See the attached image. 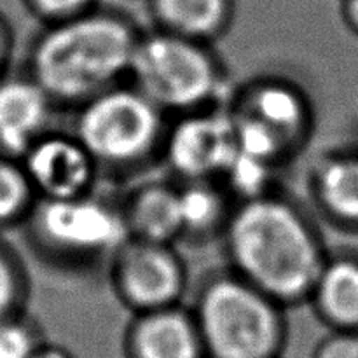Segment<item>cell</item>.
Wrapping results in <instances>:
<instances>
[{"mask_svg": "<svg viewBox=\"0 0 358 358\" xmlns=\"http://www.w3.org/2000/svg\"><path fill=\"white\" fill-rule=\"evenodd\" d=\"M234 273L283 308L310 301L324 269V247L304 212L273 192L241 201L226 226Z\"/></svg>", "mask_w": 358, "mask_h": 358, "instance_id": "obj_1", "label": "cell"}, {"mask_svg": "<svg viewBox=\"0 0 358 358\" xmlns=\"http://www.w3.org/2000/svg\"><path fill=\"white\" fill-rule=\"evenodd\" d=\"M143 31L119 10L94 7L45 24L30 51V77L59 103H84L129 76Z\"/></svg>", "mask_w": 358, "mask_h": 358, "instance_id": "obj_2", "label": "cell"}, {"mask_svg": "<svg viewBox=\"0 0 358 358\" xmlns=\"http://www.w3.org/2000/svg\"><path fill=\"white\" fill-rule=\"evenodd\" d=\"M192 315L206 358H280L285 346L283 306L236 273L210 278Z\"/></svg>", "mask_w": 358, "mask_h": 358, "instance_id": "obj_3", "label": "cell"}, {"mask_svg": "<svg viewBox=\"0 0 358 358\" xmlns=\"http://www.w3.org/2000/svg\"><path fill=\"white\" fill-rule=\"evenodd\" d=\"M129 77L156 107L180 115L213 107L224 86L222 63L210 44L159 28L142 34Z\"/></svg>", "mask_w": 358, "mask_h": 358, "instance_id": "obj_4", "label": "cell"}, {"mask_svg": "<svg viewBox=\"0 0 358 358\" xmlns=\"http://www.w3.org/2000/svg\"><path fill=\"white\" fill-rule=\"evenodd\" d=\"M164 112L135 86H114L80 103L76 136L96 164L129 166L164 138Z\"/></svg>", "mask_w": 358, "mask_h": 358, "instance_id": "obj_5", "label": "cell"}, {"mask_svg": "<svg viewBox=\"0 0 358 358\" xmlns=\"http://www.w3.org/2000/svg\"><path fill=\"white\" fill-rule=\"evenodd\" d=\"M28 220L44 247L76 257L114 254L129 238L122 212L91 194L37 199Z\"/></svg>", "mask_w": 358, "mask_h": 358, "instance_id": "obj_6", "label": "cell"}, {"mask_svg": "<svg viewBox=\"0 0 358 358\" xmlns=\"http://www.w3.org/2000/svg\"><path fill=\"white\" fill-rule=\"evenodd\" d=\"M112 285L124 306L136 313L180 304L187 271L171 245L128 238L112 254Z\"/></svg>", "mask_w": 358, "mask_h": 358, "instance_id": "obj_7", "label": "cell"}, {"mask_svg": "<svg viewBox=\"0 0 358 358\" xmlns=\"http://www.w3.org/2000/svg\"><path fill=\"white\" fill-rule=\"evenodd\" d=\"M163 149L184 182L222 177L236 154L233 112L208 107L182 114L164 133Z\"/></svg>", "mask_w": 358, "mask_h": 358, "instance_id": "obj_8", "label": "cell"}, {"mask_svg": "<svg viewBox=\"0 0 358 358\" xmlns=\"http://www.w3.org/2000/svg\"><path fill=\"white\" fill-rule=\"evenodd\" d=\"M20 161L37 199L91 194L98 164L76 135L44 133Z\"/></svg>", "mask_w": 358, "mask_h": 358, "instance_id": "obj_9", "label": "cell"}, {"mask_svg": "<svg viewBox=\"0 0 358 358\" xmlns=\"http://www.w3.org/2000/svg\"><path fill=\"white\" fill-rule=\"evenodd\" d=\"M128 358H206L201 334L184 306L136 313L126 332Z\"/></svg>", "mask_w": 358, "mask_h": 358, "instance_id": "obj_10", "label": "cell"}, {"mask_svg": "<svg viewBox=\"0 0 358 358\" xmlns=\"http://www.w3.org/2000/svg\"><path fill=\"white\" fill-rule=\"evenodd\" d=\"M234 110L278 133L290 150L306 140L311 128L310 100L299 86L282 77H262L248 84Z\"/></svg>", "mask_w": 358, "mask_h": 358, "instance_id": "obj_11", "label": "cell"}, {"mask_svg": "<svg viewBox=\"0 0 358 358\" xmlns=\"http://www.w3.org/2000/svg\"><path fill=\"white\" fill-rule=\"evenodd\" d=\"M51 107L49 94L30 76L0 77V154L21 159L48 133Z\"/></svg>", "mask_w": 358, "mask_h": 358, "instance_id": "obj_12", "label": "cell"}, {"mask_svg": "<svg viewBox=\"0 0 358 358\" xmlns=\"http://www.w3.org/2000/svg\"><path fill=\"white\" fill-rule=\"evenodd\" d=\"M129 238L171 245L184 234L178 187L150 182L136 189L122 210Z\"/></svg>", "mask_w": 358, "mask_h": 358, "instance_id": "obj_13", "label": "cell"}, {"mask_svg": "<svg viewBox=\"0 0 358 358\" xmlns=\"http://www.w3.org/2000/svg\"><path fill=\"white\" fill-rule=\"evenodd\" d=\"M156 28L199 42L215 41L231 27L234 0H147Z\"/></svg>", "mask_w": 358, "mask_h": 358, "instance_id": "obj_14", "label": "cell"}, {"mask_svg": "<svg viewBox=\"0 0 358 358\" xmlns=\"http://www.w3.org/2000/svg\"><path fill=\"white\" fill-rule=\"evenodd\" d=\"M310 301L318 315L339 331L358 327V262L350 259L327 261Z\"/></svg>", "mask_w": 358, "mask_h": 358, "instance_id": "obj_15", "label": "cell"}, {"mask_svg": "<svg viewBox=\"0 0 358 358\" xmlns=\"http://www.w3.org/2000/svg\"><path fill=\"white\" fill-rule=\"evenodd\" d=\"M313 189L325 213L358 224V156L325 159L315 171Z\"/></svg>", "mask_w": 358, "mask_h": 358, "instance_id": "obj_16", "label": "cell"}, {"mask_svg": "<svg viewBox=\"0 0 358 358\" xmlns=\"http://www.w3.org/2000/svg\"><path fill=\"white\" fill-rule=\"evenodd\" d=\"M184 234H205L226 226V196L212 180H187L178 185Z\"/></svg>", "mask_w": 358, "mask_h": 358, "instance_id": "obj_17", "label": "cell"}, {"mask_svg": "<svg viewBox=\"0 0 358 358\" xmlns=\"http://www.w3.org/2000/svg\"><path fill=\"white\" fill-rule=\"evenodd\" d=\"M35 203L37 194L21 161L0 154V227L28 219Z\"/></svg>", "mask_w": 358, "mask_h": 358, "instance_id": "obj_18", "label": "cell"}, {"mask_svg": "<svg viewBox=\"0 0 358 358\" xmlns=\"http://www.w3.org/2000/svg\"><path fill=\"white\" fill-rule=\"evenodd\" d=\"M231 112L234 117V138H236L238 152L257 157V159L275 164V166L283 157L292 154L285 140L271 128L259 122L257 119L248 117L236 110Z\"/></svg>", "mask_w": 358, "mask_h": 358, "instance_id": "obj_19", "label": "cell"}, {"mask_svg": "<svg viewBox=\"0 0 358 358\" xmlns=\"http://www.w3.org/2000/svg\"><path fill=\"white\" fill-rule=\"evenodd\" d=\"M275 168V164H269L266 161L236 150L222 177L227 187L234 194L240 196L241 201H247V199H254L271 192L269 185H271Z\"/></svg>", "mask_w": 358, "mask_h": 358, "instance_id": "obj_20", "label": "cell"}, {"mask_svg": "<svg viewBox=\"0 0 358 358\" xmlns=\"http://www.w3.org/2000/svg\"><path fill=\"white\" fill-rule=\"evenodd\" d=\"M27 282L13 252L0 241V320L21 315Z\"/></svg>", "mask_w": 358, "mask_h": 358, "instance_id": "obj_21", "label": "cell"}, {"mask_svg": "<svg viewBox=\"0 0 358 358\" xmlns=\"http://www.w3.org/2000/svg\"><path fill=\"white\" fill-rule=\"evenodd\" d=\"M41 345L37 332L21 315L0 320V358H31Z\"/></svg>", "mask_w": 358, "mask_h": 358, "instance_id": "obj_22", "label": "cell"}, {"mask_svg": "<svg viewBox=\"0 0 358 358\" xmlns=\"http://www.w3.org/2000/svg\"><path fill=\"white\" fill-rule=\"evenodd\" d=\"M24 3L44 24L72 20L98 7V0H24Z\"/></svg>", "mask_w": 358, "mask_h": 358, "instance_id": "obj_23", "label": "cell"}, {"mask_svg": "<svg viewBox=\"0 0 358 358\" xmlns=\"http://www.w3.org/2000/svg\"><path fill=\"white\" fill-rule=\"evenodd\" d=\"M313 358H358V336L352 331L334 332L318 343Z\"/></svg>", "mask_w": 358, "mask_h": 358, "instance_id": "obj_24", "label": "cell"}, {"mask_svg": "<svg viewBox=\"0 0 358 358\" xmlns=\"http://www.w3.org/2000/svg\"><path fill=\"white\" fill-rule=\"evenodd\" d=\"M10 51H13V31L6 20L0 16V77L3 76V70L9 63Z\"/></svg>", "mask_w": 358, "mask_h": 358, "instance_id": "obj_25", "label": "cell"}, {"mask_svg": "<svg viewBox=\"0 0 358 358\" xmlns=\"http://www.w3.org/2000/svg\"><path fill=\"white\" fill-rule=\"evenodd\" d=\"M31 358H73V355L70 352H66L65 348H62V346L42 343Z\"/></svg>", "mask_w": 358, "mask_h": 358, "instance_id": "obj_26", "label": "cell"}, {"mask_svg": "<svg viewBox=\"0 0 358 358\" xmlns=\"http://www.w3.org/2000/svg\"><path fill=\"white\" fill-rule=\"evenodd\" d=\"M343 17L352 30L358 31V0H343Z\"/></svg>", "mask_w": 358, "mask_h": 358, "instance_id": "obj_27", "label": "cell"}]
</instances>
